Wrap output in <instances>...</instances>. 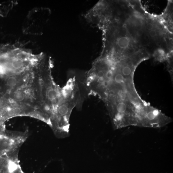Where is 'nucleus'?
<instances>
[{"label": "nucleus", "mask_w": 173, "mask_h": 173, "mask_svg": "<svg viewBox=\"0 0 173 173\" xmlns=\"http://www.w3.org/2000/svg\"><path fill=\"white\" fill-rule=\"evenodd\" d=\"M137 64L129 60L122 64L115 55H102L84 73L83 82L88 96L97 97L103 101L111 119L130 118L148 104L135 87L134 72Z\"/></svg>", "instance_id": "obj_1"}, {"label": "nucleus", "mask_w": 173, "mask_h": 173, "mask_svg": "<svg viewBox=\"0 0 173 173\" xmlns=\"http://www.w3.org/2000/svg\"><path fill=\"white\" fill-rule=\"evenodd\" d=\"M45 9L37 8L30 10L24 22L23 30L25 34L40 35L45 22Z\"/></svg>", "instance_id": "obj_2"}, {"label": "nucleus", "mask_w": 173, "mask_h": 173, "mask_svg": "<svg viewBox=\"0 0 173 173\" xmlns=\"http://www.w3.org/2000/svg\"><path fill=\"white\" fill-rule=\"evenodd\" d=\"M117 44L120 48L125 49L128 47L129 41V39L126 37H122L118 39L117 41Z\"/></svg>", "instance_id": "obj_3"}, {"label": "nucleus", "mask_w": 173, "mask_h": 173, "mask_svg": "<svg viewBox=\"0 0 173 173\" xmlns=\"http://www.w3.org/2000/svg\"><path fill=\"white\" fill-rule=\"evenodd\" d=\"M8 169L9 173H13L18 169V165L13 161H9L8 165Z\"/></svg>", "instance_id": "obj_4"}, {"label": "nucleus", "mask_w": 173, "mask_h": 173, "mask_svg": "<svg viewBox=\"0 0 173 173\" xmlns=\"http://www.w3.org/2000/svg\"><path fill=\"white\" fill-rule=\"evenodd\" d=\"M15 115H18L20 114L21 113V110L20 108L16 107L13 108Z\"/></svg>", "instance_id": "obj_5"}, {"label": "nucleus", "mask_w": 173, "mask_h": 173, "mask_svg": "<svg viewBox=\"0 0 173 173\" xmlns=\"http://www.w3.org/2000/svg\"><path fill=\"white\" fill-rule=\"evenodd\" d=\"M150 35L152 37H155L157 35L156 30H150Z\"/></svg>", "instance_id": "obj_6"}, {"label": "nucleus", "mask_w": 173, "mask_h": 173, "mask_svg": "<svg viewBox=\"0 0 173 173\" xmlns=\"http://www.w3.org/2000/svg\"><path fill=\"white\" fill-rule=\"evenodd\" d=\"M8 114L9 116H13L15 115L13 109H10L8 111Z\"/></svg>", "instance_id": "obj_7"}, {"label": "nucleus", "mask_w": 173, "mask_h": 173, "mask_svg": "<svg viewBox=\"0 0 173 173\" xmlns=\"http://www.w3.org/2000/svg\"><path fill=\"white\" fill-rule=\"evenodd\" d=\"M146 27L148 30H151L153 29L154 26L152 23H149L147 24Z\"/></svg>", "instance_id": "obj_8"}, {"label": "nucleus", "mask_w": 173, "mask_h": 173, "mask_svg": "<svg viewBox=\"0 0 173 173\" xmlns=\"http://www.w3.org/2000/svg\"><path fill=\"white\" fill-rule=\"evenodd\" d=\"M143 31L142 30H138L137 32V34L138 36H141L143 34Z\"/></svg>", "instance_id": "obj_9"}]
</instances>
